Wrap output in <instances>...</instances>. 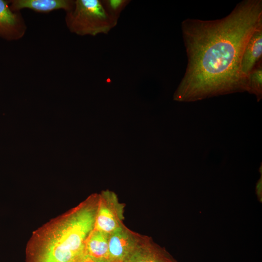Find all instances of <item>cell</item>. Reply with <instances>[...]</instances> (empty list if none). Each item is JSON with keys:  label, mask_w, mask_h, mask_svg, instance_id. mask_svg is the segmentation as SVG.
Wrapping results in <instances>:
<instances>
[{"label": "cell", "mask_w": 262, "mask_h": 262, "mask_svg": "<svg viewBox=\"0 0 262 262\" xmlns=\"http://www.w3.org/2000/svg\"><path fill=\"white\" fill-rule=\"evenodd\" d=\"M73 262H110L109 261L94 258L85 251L77 257Z\"/></svg>", "instance_id": "4fadbf2b"}, {"label": "cell", "mask_w": 262, "mask_h": 262, "mask_svg": "<svg viewBox=\"0 0 262 262\" xmlns=\"http://www.w3.org/2000/svg\"><path fill=\"white\" fill-rule=\"evenodd\" d=\"M26 29L20 13L10 9L9 1L0 0V37L10 41L18 40Z\"/></svg>", "instance_id": "8992f818"}, {"label": "cell", "mask_w": 262, "mask_h": 262, "mask_svg": "<svg viewBox=\"0 0 262 262\" xmlns=\"http://www.w3.org/2000/svg\"><path fill=\"white\" fill-rule=\"evenodd\" d=\"M262 55V26L252 33L244 49L242 61L241 72L248 78V75Z\"/></svg>", "instance_id": "9c48e42d"}, {"label": "cell", "mask_w": 262, "mask_h": 262, "mask_svg": "<svg viewBox=\"0 0 262 262\" xmlns=\"http://www.w3.org/2000/svg\"><path fill=\"white\" fill-rule=\"evenodd\" d=\"M109 236V233L94 229L85 242V252L94 258L110 262Z\"/></svg>", "instance_id": "30bf717a"}, {"label": "cell", "mask_w": 262, "mask_h": 262, "mask_svg": "<svg viewBox=\"0 0 262 262\" xmlns=\"http://www.w3.org/2000/svg\"><path fill=\"white\" fill-rule=\"evenodd\" d=\"M10 9L14 12L28 8L35 12L47 13L59 9L67 12L73 8V0H9Z\"/></svg>", "instance_id": "ba28073f"}, {"label": "cell", "mask_w": 262, "mask_h": 262, "mask_svg": "<svg viewBox=\"0 0 262 262\" xmlns=\"http://www.w3.org/2000/svg\"><path fill=\"white\" fill-rule=\"evenodd\" d=\"M262 175L261 177V178L259 179L258 181L257 182V183L256 184V193L258 196V197H261V195H262Z\"/></svg>", "instance_id": "5bb4252c"}, {"label": "cell", "mask_w": 262, "mask_h": 262, "mask_svg": "<svg viewBox=\"0 0 262 262\" xmlns=\"http://www.w3.org/2000/svg\"><path fill=\"white\" fill-rule=\"evenodd\" d=\"M65 21L70 32L78 35L108 34L118 21L110 16L100 0H76L71 10L66 12Z\"/></svg>", "instance_id": "3957f363"}, {"label": "cell", "mask_w": 262, "mask_h": 262, "mask_svg": "<svg viewBox=\"0 0 262 262\" xmlns=\"http://www.w3.org/2000/svg\"><path fill=\"white\" fill-rule=\"evenodd\" d=\"M107 14L118 21L122 12L131 2V0H100Z\"/></svg>", "instance_id": "7c38bea8"}, {"label": "cell", "mask_w": 262, "mask_h": 262, "mask_svg": "<svg viewBox=\"0 0 262 262\" xmlns=\"http://www.w3.org/2000/svg\"><path fill=\"white\" fill-rule=\"evenodd\" d=\"M123 262H178L164 248L145 236Z\"/></svg>", "instance_id": "52a82bcc"}, {"label": "cell", "mask_w": 262, "mask_h": 262, "mask_svg": "<svg viewBox=\"0 0 262 262\" xmlns=\"http://www.w3.org/2000/svg\"><path fill=\"white\" fill-rule=\"evenodd\" d=\"M144 237L131 230L124 225L110 233V262H123Z\"/></svg>", "instance_id": "5b68a950"}, {"label": "cell", "mask_w": 262, "mask_h": 262, "mask_svg": "<svg viewBox=\"0 0 262 262\" xmlns=\"http://www.w3.org/2000/svg\"><path fill=\"white\" fill-rule=\"evenodd\" d=\"M247 92L255 95L258 101L262 98V59L255 65L248 75Z\"/></svg>", "instance_id": "8fae6325"}, {"label": "cell", "mask_w": 262, "mask_h": 262, "mask_svg": "<svg viewBox=\"0 0 262 262\" xmlns=\"http://www.w3.org/2000/svg\"></svg>", "instance_id": "9a60e30c"}, {"label": "cell", "mask_w": 262, "mask_h": 262, "mask_svg": "<svg viewBox=\"0 0 262 262\" xmlns=\"http://www.w3.org/2000/svg\"><path fill=\"white\" fill-rule=\"evenodd\" d=\"M98 195H92L52 224L39 243L34 262H73L84 252L94 229Z\"/></svg>", "instance_id": "7a4b0ae2"}, {"label": "cell", "mask_w": 262, "mask_h": 262, "mask_svg": "<svg viewBox=\"0 0 262 262\" xmlns=\"http://www.w3.org/2000/svg\"><path fill=\"white\" fill-rule=\"evenodd\" d=\"M124 204L115 193L109 190L98 195L94 229L111 233L124 225Z\"/></svg>", "instance_id": "277c9868"}, {"label": "cell", "mask_w": 262, "mask_h": 262, "mask_svg": "<svg viewBox=\"0 0 262 262\" xmlns=\"http://www.w3.org/2000/svg\"><path fill=\"white\" fill-rule=\"evenodd\" d=\"M262 26V0L239 2L215 20L187 18L181 24L188 63L173 98L193 102L247 91L241 72L243 53L253 32Z\"/></svg>", "instance_id": "6da1fadb"}]
</instances>
